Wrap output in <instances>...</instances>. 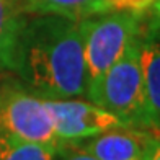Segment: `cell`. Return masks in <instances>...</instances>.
I'll return each mask as SVG.
<instances>
[{
  "label": "cell",
  "mask_w": 160,
  "mask_h": 160,
  "mask_svg": "<svg viewBox=\"0 0 160 160\" xmlns=\"http://www.w3.org/2000/svg\"><path fill=\"white\" fill-rule=\"evenodd\" d=\"M0 134L52 149L64 147L56 136L44 98L20 82L0 87Z\"/></svg>",
  "instance_id": "cell-4"
},
{
  "label": "cell",
  "mask_w": 160,
  "mask_h": 160,
  "mask_svg": "<svg viewBox=\"0 0 160 160\" xmlns=\"http://www.w3.org/2000/svg\"><path fill=\"white\" fill-rule=\"evenodd\" d=\"M87 98L116 114L129 129L149 132L139 64V36L105 72L100 82L88 92Z\"/></svg>",
  "instance_id": "cell-3"
},
{
  "label": "cell",
  "mask_w": 160,
  "mask_h": 160,
  "mask_svg": "<svg viewBox=\"0 0 160 160\" xmlns=\"http://www.w3.org/2000/svg\"><path fill=\"white\" fill-rule=\"evenodd\" d=\"M59 150L0 134V160H56Z\"/></svg>",
  "instance_id": "cell-10"
},
{
  "label": "cell",
  "mask_w": 160,
  "mask_h": 160,
  "mask_svg": "<svg viewBox=\"0 0 160 160\" xmlns=\"http://www.w3.org/2000/svg\"><path fill=\"white\" fill-rule=\"evenodd\" d=\"M56 160H97V158L90 154H87L85 150L75 147V145H64L57 152Z\"/></svg>",
  "instance_id": "cell-13"
},
{
  "label": "cell",
  "mask_w": 160,
  "mask_h": 160,
  "mask_svg": "<svg viewBox=\"0 0 160 160\" xmlns=\"http://www.w3.org/2000/svg\"><path fill=\"white\" fill-rule=\"evenodd\" d=\"M106 10H126V12H136L144 13L150 10L157 0H101Z\"/></svg>",
  "instance_id": "cell-11"
},
{
  "label": "cell",
  "mask_w": 160,
  "mask_h": 160,
  "mask_svg": "<svg viewBox=\"0 0 160 160\" xmlns=\"http://www.w3.org/2000/svg\"><path fill=\"white\" fill-rule=\"evenodd\" d=\"M142 160H160V136L149 132L144 142Z\"/></svg>",
  "instance_id": "cell-12"
},
{
  "label": "cell",
  "mask_w": 160,
  "mask_h": 160,
  "mask_svg": "<svg viewBox=\"0 0 160 160\" xmlns=\"http://www.w3.org/2000/svg\"><path fill=\"white\" fill-rule=\"evenodd\" d=\"M12 72L46 100L87 98V74L78 21L33 15L20 31Z\"/></svg>",
  "instance_id": "cell-1"
},
{
  "label": "cell",
  "mask_w": 160,
  "mask_h": 160,
  "mask_svg": "<svg viewBox=\"0 0 160 160\" xmlns=\"http://www.w3.org/2000/svg\"><path fill=\"white\" fill-rule=\"evenodd\" d=\"M144 26V13L108 10L78 21L87 74V95L122 56Z\"/></svg>",
  "instance_id": "cell-2"
},
{
  "label": "cell",
  "mask_w": 160,
  "mask_h": 160,
  "mask_svg": "<svg viewBox=\"0 0 160 160\" xmlns=\"http://www.w3.org/2000/svg\"><path fill=\"white\" fill-rule=\"evenodd\" d=\"M26 13L20 0H0V70H12L13 54Z\"/></svg>",
  "instance_id": "cell-9"
},
{
  "label": "cell",
  "mask_w": 160,
  "mask_h": 160,
  "mask_svg": "<svg viewBox=\"0 0 160 160\" xmlns=\"http://www.w3.org/2000/svg\"><path fill=\"white\" fill-rule=\"evenodd\" d=\"M152 8V15H150V20H149V26H154V28H160V0L150 7Z\"/></svg>",
  "instance_id": "cell-14"
},
{
  "label": "cell",
  "mask_w": 160,
  "mask_h": 160,
  "mask_svg": "<svg viewBox=\"0 0 160 160\" xmlns=\"http://www.w3.org/2000/svg\"><path fill=\"white\" fill-rule=\"evenodd\" d=\"M139 64L147 128L149 132L160 136V28L142 26L139 34Z\"/></svg>",
  "instance_id": "cell-6"
},
{
  "label": "cell",
  "mask_w": 160,
  "mask_h": 160,
  "mask_svg": "<svg viewBox=\"0 0 160 160\" xmlns=\"http://www.w3.org/2000/svg\"><path fill=\"white\" fill-rule=\"evenodd\" d=\"M26 15H57L80 21L108 12L101 0H20Z\"/></svg>",
  "instance_id": "cell-8"
},
{
  "label": "cell",
  "mask_w": 160,
  "mask_h": 160,
  "mask_svg": "<svg viewBox=\"0 0 160 160\" xmlns=\"http://www.w3.org/2000/svg\"><path fill=\"white\" fill-rule=\"evenodd\" d=\"M147 131L129 128L111 129L90 139L72 144L97 160H142Z\"/></svg>",
  "instance_id": "cell-7"
},
{
  "label": "cell",
  "mask_w": 160,
  "mask_h": 160,
  "mask_svg": "<svg viewBox=\"0 0 160 160\" xmlns=\"http://www.w3.org/2000/svg\"><path fill=\"white\" fill-rule=\"evenodd\" d=\"M46 108L62 145H72L111 129L128 128L126 122L90 100H46Z\"/></svg>",
  "instance_id": "cell-5"
}]
</instances>
